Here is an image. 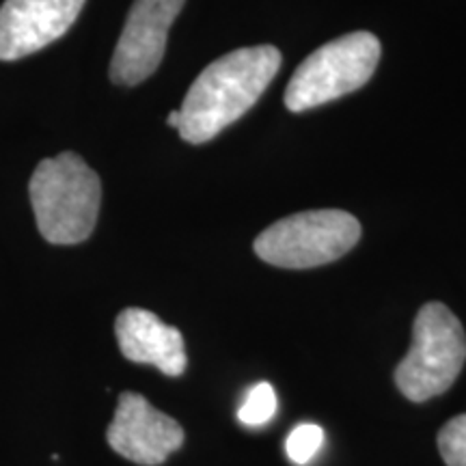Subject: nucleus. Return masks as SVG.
Listing matches in <instances>:
<instances>
[{
  "instance_id": "nucleus-3",
  "label": "nucleus",
  "mask_w": 466,
  "mask_h": 466,
  "mask_svg": "<svg viewBox=\"0 0 466 466\" xmlns=\"http://www.w3.org/2000/svg\"><path fill=\"white\" fill-rule=\"evenodd\" d=\"M466 363V333L442 302L419 309L410 350L395 370V384L410 401H428L450 391Z\"/></svg>"
},
{
  "instance_id": "nucleus-5",
  "label": "nucleus",
  "mask_w": 466,
  "mask_h": 466,
  "mask_svg": "<svg viewBox=\"0 0 466 466\" xmlns=\"http://www.w3.org/2000/svg\"><path fill=\"white\" fill-rule=\"evenodd\" d=\"M360 240V223L341 209H311L277 220L255 238V253L266 264L291 270L337 261Z\"/></svg>"
},
{
  "instance_id": "nucleus-2",
  "label": "nucleus",
  "mask_w": 466,
  "mask_h": 466,
  "mask_svg": "<svg viewBox=\"0 0 466 466\" xmlns=\"http://www.w3.org/2000/svg\"><path fill=\"white\" fill-rule=\"evenodd\" d=\"M31 203L42 236L52 244H78L96 229L102 203L97 173L72 151L42 160L35 168Z\"/></svg>"
},
{
  "instance_id": "nucleus-11",
  "label": "nucleus",
  "mask_w": 466,
  "mask_h": 466,
  "mask_svg": "<svg viewBox=\"0 0 466 466\" xmlns=\"http://www.w3.org/2000/svg\"><path fill=\"white\" fill-rule=\"evenodd\" d=\"M324 445V430L316 423H300L291 430L285 441V451L294 464L305 466L318 456Z\"/></svg>"
},
{
  "instance_id": "nucleus-8",
  "label": "nucleus",
  "mask_w": 466,
  "mask_h": 466,
  "mask_svg": "<svg viewBox=\"0 0 466 466\" xmlns=\"http://www.w3.org/2000/svg\"><path fill=\"white\" fill-rule=\"evenodd\" d=\"M86 0H5L0 7V61H17L63 37Z\"/></svg>"
},
{
  "instance_id": "nucleus-1",
  "label": "nucleus",
  "mask_w": 466,
  "mask_h": 466,
  "mask_svg": "<svg viewBox=\"0 0 466 466\" xmlns=\"http://www.w3.org/2000/svg\"><path fill=\"white\" fill-rule=\"evenodd\" d=\"M281 67L275 46L233 50L203 69L179 108V137L201 145L218 137L264 96Z\"/></svg>"
},
{
  "instance_id": "nucleus-6",
  "label": "nucleus",
  "mask_w": 466,
  "mask_h": 466,
  "mask_svg": "<svg viewBox=\"0 0 466 466\" xmlns=\"http://www.w3.org/2000/svg\"><path fill=\"white\" fill-rule=\"evenodd\" d=\"M186 0H134L116 42L110 78L116 85H138L160 66L167 37Z\"/></svg>"
},
{
  "instance_id": "nucleus-13",
  "label": "nucleus",
  "mask_w": 466,
  "mask_h": 466,
  "mask_svg": "<svg viewBox=\"0 0 466 466\" xmlns=\"http://www.w3.org/2000/svg\"><path fill=\"white\" fill-rule=\"evenodd\" d=\"M167 124L171 127H179V110H171V113H168Z\"/></svg>"
},
{
  "instance_id": "nucleus-12",
  "label": "nucleus",
  "mask_w": 466,
  "mask_h": 466,
  "mask_svg": "<svg viewBox=\"0 0 466 466\" xmlns=\"http://www.w3.org/2000/svg\"><path fill=\"white\" fill-rule=\"evenodd\" d=\"M439 451L447 466H466V415L453 417L442 425Z\"/></svg>"
},
{
  "instance_id": "nucleus-4",
  "label": "nucleus",
  "mask_w": 466,
  "mask_h": 466,
  "mask_svg": "<svg viewBox=\"0 0 466 466\" xmlns=\"http://www.w3.org/2000/svg\"><path fill=\"white\" fill-rule=\"evenodd\" d=\"M378 61L380 42L376 35L357 31L333 39L300 63L285 89V106L291 113H305L348 96L370 83Z\"/></svg>"
},
{
  "instance_id": "nucleus-7",
  "label": "nucleus",
  "mask_w": 466,
  "mask_h": 466,
  "mask_svg": "<svg viewBox=\"0 0 466 466\" xmlns=\"http://www.w3.org/2000/svg\"><path fill=\"white\" fill-rule=\"evenodd\" d=\"M106 441L113 451L134 464L158 466L182 447L184 430L143 395L126 391L119 395Z\"/></svg>"
},
{
  "instance_id": "nucleus-10",
  "label": "nucleus",
  "mask_w": 466,
  "mask_h": 466,
  "mask_svg": "<svg viewBox=\"0 0 466 466\" xmlns=\"http://www.w3.org/2000/svg\"><path fill=\"white\" fill-rule=\"evenodd\" d=\"M277 412V393L272 384L259 382L247 393V400L238 410V419L248 428H259L266 425Z\"/></svg>"
},
{
  "instance_id": "nucleus-9",
  "label": "nucleus",
  "mask_w": 466,
  "mask_h": 466,
  "mask_svg": "<svg viewBox=\"0 0 466 466\" xmlns=\"http://www.w3.org/2000/svg\"><path fill=\"white\" fill-rule=\"evenodd\" d=\"M115 335L121 354L132 363L158 367L165 376L177 378L186 371L184 337L147 309L130 307L116 316Z\"/></svg>"
}]
</instances>
